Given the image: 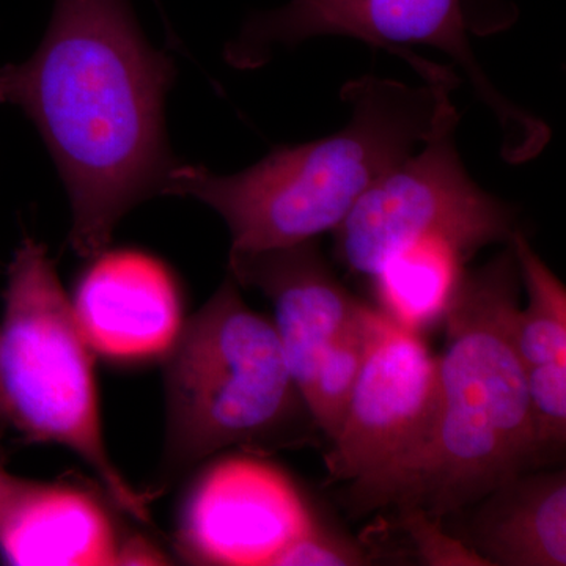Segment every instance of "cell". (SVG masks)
I'll return each mask as SVG.
<instances>
[{"label": "cell", "mask_w": 566, "mask_h": 566, "mask_svg": "<svg viewBox=\"0 0 566 566\" xmlns=\"http://www.w3.org/2000/svg\"><path fill=\"white\" fill-rule=\"evenodd\" d=\"M468 259L442 238H424L390 256L374 275L382 314L420 334L444 319Z\"/></svg>", "instance_id": "5bb4252c"}, {"label": "cell", "mask_w": 566, "mask_h": 566, "mask_svg": "<svg viewBox=\"0 0 566 566\" xmlns=\"http://www.w3.org/2000/svg\"><path fill=\"white\" fill-rule=\"evenodd\" d=\"M164 472L182 474L227 447L271 442L303 403L273 322L227 279L167 353Z\"/></svg>", "instance_id": "5b68a950"}, {"label": "cell", "mask_w": 566, "mask_h": 566, "mask_svg": "<svg viewBox=\"0 0 566 566\" xmlns=\"http://www.w3.org/2000/svg\"><path fill=\"white\" fill-rule=\"evenodd\" d=\"M106 506L81 488L14 476L0 506V558L14 566L118 565Z\"/></svg>", "instance_id": "7c38bea8"}, {"label": "cell", "mask_w": 566, "mask_h": 566, "mask_svg": "<svg viewBox=\"0 0 566 566\" xmlns=\"http://www.w3.org/2000/svg\"><path fill=\"white\" fill-rule=\"evenodd\" d=\"M91 349L46 248L25 238L10 263L0 322L3 419L29 441L71 450L115 505L148 523L147 495L107 453Z\"/></svg>", "instance_id": "277c9868"}, {"label": "cell", "mask_w": 566, "mask_h": 566, "mask_svg": "<svg viewBox=\"0 0 566 566\" xmlns=\"http://www.w3.org/2000/svg\"><path fill=\"white\" fill-rule=\"evenodd\" d=\"M515 252L521 283L527 292V307L517 311L515 345L526 367L566 359L565 285L539 259L521 230L510 241Z\"/></svg>", "instance_id": "9a60e30c"}, {"label": "cell", "mask_w": 566, "mask_h": 566, "mask_svg": "<svg viewBox=\"0 0 566 566\" xmlns=\"http://www.w3.org/2000/svg\"><path fill=\"white\" fill-rule=\"evenodd\" d=\"M71 304L87 344L112 359L164 356L182 327L172 275L140 252L99 253Z\"/></svg>", "instance_id": "8fae6325"}, {"label": "cell", "mask_w": 566, "mask_h": 566, "mask_svg": "<svg viewBox=\"0 0 566 566\" xmlns=\"http://www.w3.org/2000/svg\"><path fill=\"white\" fill-rule=\"evenodd\" d=\"M463 11L469 33L476 36L506 31L520 14L510 0H463Z\"/></svg>", "instance_id": "ffe728a7"}, {"label": "cell", "mask_w": 566, "mask_h": 566, "mask_svg": "<svg viewBox=\"0 0 566 566\" xmlns=\"http://www.w3.org/2000/svg\"><path fill=\"white\" fill-rule=\"evenodd\" d=\"M368 564L363 549L331 534L316 521L274 558L273 566H357Z\"/></svg>", "instance_id": "d6986e66"}, {"label": "cell", "mask_w": 566, "mask_h": 566, "mask_svg": "<svg viewBox=\"0 0 566 566\" xmlns=\"http://www.w3.org/2000/svg\"><path fill=\"white\" fill-rule=\"evenodd\" d=\"M439 412L438 356L385 315L331 441V476L352 483L360 510L395 504L427 460Z\"/></svg>", "instance_id": "52a82bcc"}, {"label": "cell", "mask_w": 566, "mask_h": 566, "mask_svg": "<svg viewBox=\"0 0 566 566\" xmlns=\"http://www.w3.org/2000/svg\"><path fill=\"white\" fill-rule=\"evenodd\" d=\"M0 434H2V431H0ZM13 480L14 475H11L10 472L7 471L6 465H3L2 457H0V506H2L3 501H6Z\"/></svg>", "instance_id": "7402d4cb"}, {"label": "cell", "mask_w": 566, "mask_h": 566, "mask_svg": "<svg viewBox=\"0 0 566 566\" xmlns=\"http://www.w3.org/2000/svg\"><path fill=\"white\" fill-rule=\"evenodd\" d=\"M234 281L260 290L274 307V327L301 398L319 360L364 305L337 281L315 241L262 252H230Z\"/></svg>", "instance_id": "30bf717a"}, {"label": "cell", "mask_w": 566, "mask_h": 566, "mask_svg": "<svg viewBox=\"0 0 566 566\" xmlns=\"http://www.w3.org/2000/svg\"><path fill=\"white\" fill-rule=\"evenodd\" d=\"M442 82L409 85L368 76L346 82L352 117L323 139L279 147L233 175L177 166L164 193L192 197L226 221L233 253L262 252L334 232L374 182L419 145L455 133L460 115Z\"/></svg>", "instance_id": "7a4b0ae2"}, {"label": "cell", "mask_w": 566, "mask_h": 566, "mask_svg": "<svg viewBox=\"0 0 566 566\" xmlns=\"http://www.w3.org/2000/svg\"><path fill=\"white\" fill-rule=\"evenodd\" d=\"M453 134L382 175L338 223L335 251L353 273L374 277L390 256L424 238H442L469 260L515 237V208L469 177Z\"/></svg>", "instance_id": "ba28073f"}, {"label": "cell", "mask_w": 566, "mask_h": 566, "mask_svg": "<svg viewBox=\"0 0 566 566\" xmlns=\"http://www.w3.org/2000/svg\"><path fill=\"white\" fill-rule=\"evenodd\" d=\"M6 419H3L2 409H0V431L3 430V424H6Z\"/></svg>", "instance_id": "603a6c76"}, {"label": "cell", "mask_w": 566, "mask_h": 566, "mask_svg": "<svg viewBox=\"0 0 566 566\" xmlns=\"http://www.w3.org/2000/svg\"><path fill=\"white\" fill-rule=\"evenodd\" d=\"M520 271L512 244L463 282L444 316L433 446L395 504L444 517L539 464L526 365L515 345Z\"/></svg>", "instance_id": "3957f363"}, {"label": "cell", "mask_w": 566, "mask_h": 566, "mask_svg": "<svg viewBox=\"0 0 566 566\" xmlns=\"http://www.w3.org/2000/svg\"><path fill=\"white\" fill-rule=\"evenodd\" d=\"M382 318L385 314L381 311L364 305L352 326L319 360L314 385L304 398V406L331 441L340 431L354 386L363 371Z\"/></svg>", "instance_id": "2e32d148"}, {"label": "cell", "mask_w": 566, "mask_h": 566, "mask_svg": "<svg viewBox=\"0 0 566 566\" xmlns=\"http://www.w3.org/2000/svg\"><path fill=\"white\" fill-rule=\"evenodd\" d=\"M400 524L412 539L417 554L424 565L431 566H491L474 547L460 536L449 535L442 517L431 515L420 506H398Z\"/></svg>", "instance_id": "ac0fdd59"}, {"label": "cell", "mask_w": 566, "mask_h": 566, "mask_svg": "<svg viewBox=\"0 0 566 566\" xmlns=\"http://www.w3.org/2000/svg\"><path fill=\"white\" fill-rule=\"evenodd\" d=\"M526 386L536 455L545 463L551 453L565 449L566 359L526 367Z\"/></svg>", "instance_id": "e0dca14e"}, {"label": "cell", "mask_w": 566, "mask_h": 566, "mask_svg": "<svg viewBox=\"0 0 566 566\" xmlns=\"http://www.w3.org/2000/svg\"><path fill=\"white\" fill-rule=\"evenodd\" d=\"M468 543L488 564L566 565V476L521 474L485 495ZM475 505V504H474Z\"/></svg>", "instance_id": "4fadbf2b"}, {"label": "cell", "mask_w": 566, "mask_h": 566, "mask_svg": "<svg viewBox=\"0 0 566 566\" xmlns=\"http://www.w3.org/2000/svg\"><path fill=\"white\" fill-rule=\"evenodd\" d=\"M285 472L252 457L212 463L182 504L178 543L193 564L273 566L314 523Z\"/></svg>", "instance_id": "9c48e42d"}, {"label": "cell", "mask_w": 566, "mask_h": 566, "mask_svg": "<svg viewBox=\"0 0 566 566\" xmlns=\"http://www.w3.org/2000/svg\"><path fill=\"white\" fill-rule=\"evenodd\" d=\"M174 74L129 0H55L35 54L0 69V103L24 111L57 164L80 255L106 251L123 216L180 166L164 129Z\"/></svg>", "instance_id": "6da1fadb"}, {"label": "cell", "mask_w": 566, "mask_h": 566, "mask_svg": "<svg viewBox=\"0 0 566 566\" xmlns=\"http://www.w3.org/2000/svg\"><path fill=\"white\" fill-rule=\"evenodd\" d=\"M349 36L385 48L411 63L424 82L457 87L452 65H438L411 54L409 46H427L452 59L471 84L475 98L493 115L501 129V156L509 164L536 158L551 140V129L510 102L476 61L465 25L463 0H290L281 9L249 18L240 35L226 48L234 69H259L275 48H293L315 36Z\"/></svg>", "instance_id": "8992f818"}, {"label": "cell", "mask_w": 566, "mask_h": 566, "mask_svg": "<svg viewBox=\"0 0 566 566\" xmlns=\"http://www.w3.org/2000/svg\"><path fill=\"white\" fill-rule=\"evenodd\" d=\"M167 557L148 539L142 536L122 539L118 565H166Z\"/></svg>", "instance_id": "44dd1931"}]
</instances>
